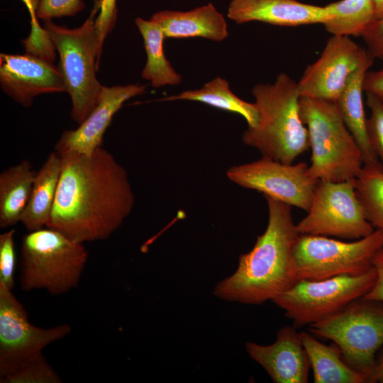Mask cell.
Instances as JSON below:
<instances>
[{
  "label": "cell",
  "instance_id": "obj_1",
  "mask_svg": "<svg viewBox=\"0 0 383 383\" xmlns=\"http://www.w3.org/2000/svg\"><path fill=\"white\" fill-rule=\"evenodd\" d=\"M60 155L62 171L46 228L82 243L109 238L135 204L127 171L102 146L90 155Z\"/></svg>",
  "mask_w": 383,
  "mask_h": 383
},
{
  "label": "cell",
  "instance_id": "obj_2",
  "mask_svg": "<svg viewBox=\"0 0 383 383\" xmlns=\"http://www.w3.org/2000/svg\"><path fill=\"white\" fill-rule=\"evenodd\" d=\"M268 223L253 248L239 257L231 276L214 288L218 298L232 302L259 305L273 301L296 282L293 249L299 235L292 216V206L265 196Z\"/></svg>",
  "mask_w": 383,
  "mask_h": 383
},
{
  "label": "cell",
  "instance_id": "obj_3",
  "mask_svg": "<svg viewBox=\"0 0 383 383\" xmlns=\"http://www.w3.org/2000/svg\"><path fill=\"white\" fill-rule=\"evenodd\" d=\"M258 111L255 127H248L243 142L262 155L292 164L310 148L309 132L299 111L298 84L285 73L272 83L257 84L252 89Z\"/></svg>",
  "mask_w": 383,
  "mask_h": 383
},
{
  "label": "cell",
  "instance_id": "obj_4",
  "mask_svg": "<svg viewBox=\"0 0 383 383\" xmlns=\"http://www.w3.org/2000/svg\"><path fill=\"white\" fill-rule=\"evenodd\" d=\"M97 14L94 6L83 24L72 29L51 20L44 21L43 28L60 55L57 67L71 99L70 116L78 124L95 108L104 87L96 76L102 51L95 26Z\"/></svg>",
  "mask_w": 383,
  "mask_h": 383
},
{
  "label": "cell",
  "instance_id": "obj_5",
  "mask_svg": "<svg viewBox=\"0 0 383 383\" xmlns=\"http://www.w3.org/2000/svg\"><path fill=\"white\" fill-rule=\"evenodd\" d=\"M299 111L309 132L311 176L335 182L354 179L363 167L362 155L335 104L301 97Z\"/></svg>",
  "mask_w": 383,
  "mask_h": 383
},
{
  "label": "cell",
  "instance_id": "obj_6",
  "mask_svg": "<svg viewBox=\"0 0 383 383\" xmlns=\"http://www.w3.org/2000/svg\"><path fill=\"white\" fill-rule=\"evenodd\" d=\"M20 254L21 289H42L54 296L77 286L88 257L84 243L49 228L24 235Z\"/></svg>",
  "mask_w": 383,
  "mask_h": 383
},
{
  "label": "cell",
  "instance_id": "obj_7",
  "mask_svg": "<svg viewBox=\"0 0 383 383\" xmlns=\"http://www.w3.org/2000/svg\"><path fill=\"white\" fill-rule=\"evenodd\" d=\"M309 328L313 335L332 340L345 361L369 380L383 346V302L359 298Z\"/></svg>",
  "mask_w": 383,
  "mask_h": 383
},
{
  "label": "cell",
  "instance_id": "obj_8",
  "mask_svg": "<svg viewBox=\"0 0 383 383\" xmlns=\"http://www.w3.org/2000/svg\"><path fill=\"white\" fill-rule=\"evenodd\" d=\"M382 246L383 233L378 230L352 242L299 234L293 249L296 281L366 272L372 267V259Z\"/></svg>",
  "mask_w": 383,
  "mask_h": 383
},
{
  "label": "cell",
  "instance_id": "obj_9",
  "mask_svg": "<svg viewBox=\"0 0 383 383\" xmlns=\"http://www.w3.org/2000/svg\"><path fill=\"white\" fill-rule=\"evenodd\" d=\"M375 279L372 267L357 275L299 280L272 301L295 325L309 326L326 319L362 297L372 287Z\"/></svg>",
  "mask_w": 383,
  "mask_h": 383
},
{
  "label": "cell",
  "instance_id": "obj_10",
  "mask_svg": "<svg viewBox=\"0 0 383 383\" xmlns=\"http://www.w3.org/2000/svg\"><path fill=\"white\" fill-rule=\"evenodd\" d=\"M299 234L360 239L375 229L356 195L354 179L318 181L307 215L297 224Z\"/></svg>",
  "mask_w": 383,
  "mask_h": 383
},
{
  "label": "cell",
  "instance_id": "obj_11",
  "mask_svg": "<svg viewBox=\"0 0 383 383\" xmlns=\"http://www.w3.org/2000/svg\"><path fill=\"white\" fill-rule=\"evenodd\" d=\"M71 331L65 323L49 328L31 324L12 290L0 283V379Z\"/></svg>",
  "mask_w": 383,
  "mask_h": 383
},
{
  "label": "cell",
  "instance_id": "obj_12",
  "mask_svg": "<svg viewBox=\"0 0 383 383\" xmlns=\"http://www.w3.org/2000/svg\"><path fill=\"white\" fill-rule=\"evenodd\" d=\"M309 165L283 163L266 157L234 165L226 172L230 181L254 189L292 206L309 211L318 180L313 178Z\"/></svg>",
  "mask_w": 383,
  "mask_h": 383
},
{
  "label": "cell",
  "instance_id": "obj_13",
  "mask_svg": "<svg viewBox=\"0 0 383 383\" xmlns=\"http://www.w3.org/2000/svg\"><path fill=\"white\" fill-rule=\"evenodd\" d=\"M368 55L350 37L332 35L297 82L301 97L335 102L349 77Z\"/></svg>",
  "mask_w": 383,
  "mask_h": 383
},
{
  "label": "cell",
  "instance_id": "obj_14",
  "mask_svg": "<svg viewBox=\"0 0 383 383\" xmlns=\"http://www.w3.org/2000/svg\"><path fill=\"white\" fill-rule=\"evenodd\" d=\"M2 91L24 107L42 94L66 91L62 73L53 62L36 55H0Z\"/></svg>",
  "mask_w": 383,
  "mask_h": 383
},
{
  "label": "cell",
  "instance_id": "obj_15",
  "mask_svg": "<svg viewBox=\"0 0 383 383\" xmlns=\"http://www.w3.org/2000/svg\"><path fill=\"white\" fill-rule=\"evenodd\" d=\"M146 86L138 84L103 87L99 101L74 130L65 131L54 146L59 154L90 155L102 146L104 135L115 113L129 99L142 94Z\"/></svg>",
  "mask_w": 383,
  "mask_h": 383
},
{
  "label": "cell",
  "instance_id": "obj_16",
  "mask_svg": "<svg viewBox=\"0 0 383 383\" xmlns=\"http://www.w3.org/2000/svg\"><path fill=\"white\" fill-rule=\"evenodd\" d=\"M249 356L267 372L276 383H306L311 368L299 333L292 326H284L270 345L247 342Z\"/></svg>",
  "mask_w": 383,
  "mask_h": 383
},
{
  "label": "cell",
  "instance_id": "obj_17",
  "mask_svg": "<svg viewBox=\"0 0 383 383\" xmlns=\"http://www.w3.org/2000/svg\"><path fill=\"white\" fill-rule=\"evenodd\" d=\"M227 16L238 24L260 21L289 27L323 24L331 18L326 6L296 0H231Z\"/></svg>",
  "mask_w": 383,
  "mask_h": 383
},
{
  "label": "cell",
  "instance_id": "obj_18",
  "mask_svg": "<svg viewBox=\"0 0 383 383\" xmlns=\"http://www.w3.org/2000/svg\"><path fill=\"white\" fill-rule=\"evenodd\" d=\"M150 20L160 26L165 38H204L220 42L228 35L225 18L211 3L188 11H158Z\"/></svg>",
  "mask_w": 383,
  "mask_h": 383
},
{
  "label": "cell",
  "instance_id": "obj_19",
  "mask_svg": "<svg viewBox=\"0 0 383 383\" xmlns=\"http://www.w3.org/2000/svg\"><path fill=\"white\" fill-rule=\"evenodd\" d=\"M373 60L370 55L365 58L349 77L342 93L334 102L361 150L364 164L379 161L369 141L363 103L364 80Z\"/></svg>",
  "mask_w": 383,
  "mask_h": 383
},
{
  "label": "cell",
  "instance_id": "obj_20",
  "mask_svg": "<svg viewBox=\"0 0 383 383\" xmlns=\"http://www.w3.org/2000/svg\"><path fill=\"white\" fill-rule=\"evenodd\" d=\"M62 167L61 155L50 152L35 177L21 222L29 232L47 226L52 210Z\"/></svg>",
  "mask_w": 383,
  "mask_h": 383
},
{
  "label": "cell",
  "instance_id": "obj_21",
  "mask_svg": "<svg viewBox=\"0 0 383 383\" xmlns=\"http://www.w3.org/2000/svg\"><path fill=\"white\" fill-rule=\"evenodd\" d=\"M308 355L315 383H369L368 377L353 369L334 344L326 345L310 332L299 333Z\"/></svg>",
  "mask_w": 383,
  "mask_h": 383
},
{
  "label": "cell",
  "instance_id": "obj_22",
  "mask_svg": "<svg viewBox=\"0 0 383 383\" xmlns=\"http://www.w3.org/2000/svg\"><path fill=\"white\" fill-rule=\"evenodd\" d=\"M37 172L28 160L9 167L0 174V227L21 222L29 201Z\"/></svg>",
  "mask_w": 383,
  "mask_h": 383
},
{
  "label": "cell",
  "instance_id": "obj_23",
  "mask_svg": "<svg viewBox=\"0 0 383 383\" xmlns=\"http://www.w3.org/2000/svg\"><path fill=\"white\" fill-rule=\"evenodd\" d=\"M135 23L144 42L147 62L142 71V78L150 82L155 88L165 85H177L182 76L172 67L164 52L165 38L160 26L152 20L137 18Z\"/></svg>",
  "mask_w": 383,
  "mask_h": 383
},
{
  "label": "cell",
  "instance_id": "obj_24",
  "mask_svg": "<svg viewBox=\"0 0 383 383\" xmlns=\"http://www.w3.org/2000/svg\"><path fill=\"white\" fill-rule=\"evenodd\" d=\"M161 100H189L202 102L215 108L241 115L246 120L248 127H255L258 121V111L255 103H249L238 97L230 89L228 82L221 77L206 83L200 89L186 90Z\"/></svg>",
  "mask_w": 383,
  "mask_h": 383
},
{
  "label": "cell",
  "instance_id": "obj_25",
  "mask_svg": "<svg viewBox=\"0 0 383 383\" xmlns=\"http://www.w3.org/2000/svg\"><path fill=\"white\" fill-rule=\"evenodd\" d=\"M325 6L331 18L323 25L332 35L361 37L376 19L372 0H340Z\"/></svg>",
  "mask_w": 383,
  "mask_h": 383
},
{
  "label": "cell",
  "instance_id": "obj_26",
  "mask_svg": "<svg viewBox=\"0 0 383 383\" xmlns=\"http://www.w3.org/2000/svg\"><path fill=\"white\" fill-rule=\"evenodd\" d=\"M354 184L367 221L383 233V166L379 161L364 164Z\"/></svg>",
  "mask_w": 383,
  "mask_h": 383
},
{
  "label": "cell",
  "instance_id": "obj_27",
  "mask_svg": "<svg viewBox=\"0 0 383 383\" xmlns=\"http://www.w3.org/2000/svg\"><path fill=\"white\" fill-rule=\"evenodd\" d=\"M62 379L43 354L29 360L0 379L1 383H60Z\"/></svg>",
  "mask_w": 383,
  "mask_h": 383
},
{
  "label": "cell",
  "instance_id": "obj_28",
  "mask_svg": "<svg viewBox=\"0 0 383 383\" xmlns=\"http://www.w3.org/2000/svg\"><path fill=\"white\" fill-rule=\"evenodd\" d=\"M366 103L370 109L367 121L369 141L372 151L383 166V103L374 96L366 94Z\"/></svg>",
  "mask_w": 383,
  "mask_h": 383
},
{
  "label": "cell",
  "instance_id": "obj_29",
  "mask_svg": "<svg viewBox=\"0 0 383 383\" xmlns=\"http://www.w3.org/2000/svg\"><path fill=\"white\" fill-rule=\"evenodd\" d=\"M14 234L15 230L11 228L0 235V283L12 291L15 287Z\"/></svg>",
  "mask_w": 383,
  "mask_h": 383
},
{
  "label": "cell",
  "instance_id": "obj_30",
  "mask_svg": "<svg viewBox=\"0 0 383 383\" xmlns=\"http://www.w3.org/2000/svg\"><path fill=\"white\" fill-rule=\"evenodd\" d=\"M84 9L82 0H40L36 16L45 21L53 18L74 16Z\"/></svg>",
  "mask_w": 383,
  "mask_h": 383
},
{
  "label": "cell",
  "instance_id": "obj_31",
  "mask_svg": "<svg viewBox=\"0 0 383 383\" xmlns=\"http://www.w3.org/2000/svg\"><path fill=\"white\" fill-rule=\"evenodd\" d=\"M94 6L98 9L95 26L102 48L106 35L112 30L116 22V0H94Z\"/></svg>",
  "mask_w": 383,
  "mask_h": 383
},
{
  "label": "cell",
  "instance_id": "obj_32",
  "mask_svg": "<svg viewBox=\"0 0 383 383\" xmlns=\"http://www.w3.org/2000/svg\"><path fill=\"white\" fill-rule=\"evenodd\" d=\"M367 52L374 59L383 62V16L375 19L361 35Z\"/></svg>",
  "mask_w": 383,
  "mask_h": 383
},
{
  "label": "cell",
  "instance_id": "obj_33",
  "mask_svg": "<svg viewBox=\"0 0 383 383\" xmlns=\"http://www.w3.org/2000/svg\"><path fill=\"white\" fill-rule=\"evenodd\" d=\"M372 265L376 272V279L362 298L383 302V246L374 255Z\"/></svg>",
  "mask_w": 383,
  "mask_h": 383
},
{
  "label": "cell",
  "instance_id": "obj_34",
  "mask_svg": "<svg viewBox=\"0 0 383 383\" xmlns=\"http://www.w3.org/2000/svg\"><path fill=\"white\" fill-rule=\"evenodd\" d=\"M365 94H370L383 103V67L367 72L363 84Z\"/></svg>",
  "mask_w": 383,
  "mask_h": 383
},
{
  "label": "cell",
  "instance_id": "obj_35",
  "mask_svg": "<svg viewBox=\"0 0 383 383\" xmlns=\"http://www.w3.org/2000/svg\"><path fill=\"white\" fill-rule=\"evenodd\" d=\"M383 383V351L376 358L375 364L369 378V383Z\"/></svg>",
  "mask_w": 383,
  "mask_h": 383
},
{
  "label": "cell",
  "instance_id": "obj_36",
  "mask_svg": "<svg viewBox=\"0 0 383 383\" xmlns=\"http://www.w3.org/2000/svg\"><path fill=\"white\" fill-rule=\"evenodd\" d=\"M21 1L25 4V5L26 6V8L28 9L30 13V18H31V21H30L31 28H35L40 26L38 23V21L37 20L38 18L36 16V11L38 7L40 0H21Z\"/></svg>",
  "mask_w": 383,
  "mask_h": 383
},
{
  "label": "cell",
  "instance_id": "obj_37",
  "mask_svg": "<svg viewBox=\"0 0 383 383\" xmlns=\"http://www.w3.org/2000/svg\"><path fill=\"white\" fill-rule=\"evenodd\" d=\"M374 9L376 19L383 16V0H372Z\"/></svg>",
  "mask_w": 383,
  "mask_h": 383
}]
</instances>
